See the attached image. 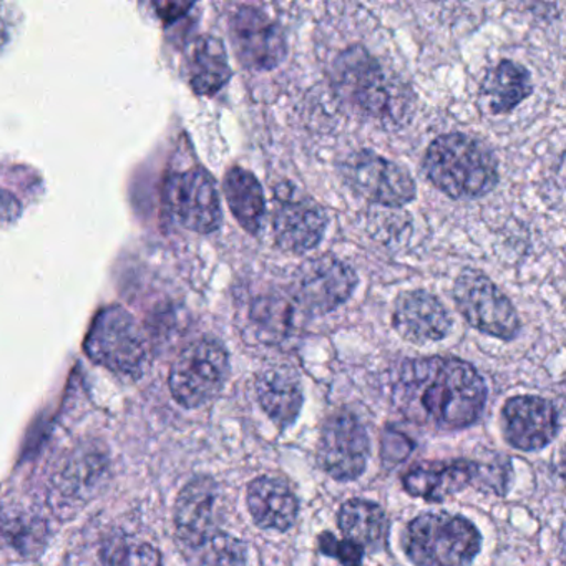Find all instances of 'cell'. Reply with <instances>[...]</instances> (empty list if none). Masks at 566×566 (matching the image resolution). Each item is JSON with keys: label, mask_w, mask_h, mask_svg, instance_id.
<instances>
[{"label": "cell", "mask_w": 566, "mask_h": 566, "mask_svg": "<svg viewBox=\"0 0 566 566\" xmlns=\"http://www.w3.org/2000/svg\"><path fill=\"white\" fill-rule=\"evenodd\" d=\"M394 406L409 422L453 432L482 417L486 386L479 370L457 357L409 359L400 366L392 387Z\"/></svg>", "instance_id": "obj_1"}, {"label": "cell", "mask_w": 566, "mask_h": 566, "mask_svg": "<svg viewBox=\"0 0 566 566\" xmlns=\"http://www.w3.org/2000/svg\"><path fill=\"white\" fill-rule=\"evenodd\" d=\"M333 84L344 107L367 120L402 122L410 108L407 87L363 48L344 51L334 62Z\"/></svg>", "instance_id": "obj_2"}, {"label": "cell", "mask_w": 566, "mask_h": 566, "mask_svg": "<svg viewBox=\"0 0 566 566\" xmlns=\"http://www.w3.org/2000/svg\"><path fill=\"white\" fill-rule=\"evenodd\" d=\"M427 180L453 200L485 197L499 184V165L485 144L472 135L436 138L423 157Z\"/></svg>", "instance_id": "obj_3"}, {"label": "cell", "mask_w": 566, "mask_h": 566, "mask_svg": "<svg viewBox=\"0 0 566 566\" xmlns=\"http://www.w3.org/2000/svg\"><path fill=\"white\" fill-rule=\"evenodd\" d=\"M402 548L413 566H470L482 548V535L463 516L423 513L407 523Z\"/></svg>", "instance_id": "obj_4"}, {"label": "cell", "mask_w": 566, "mask_h": 566, "mask_svg": "<svg viewBox=\"0 0 566 566\" xmlns=\"http://www.w3.org/2000/svg\"><path fill=\"white\" fill-rule=\"evenodd\" d=\"M85 350L92 360L120 376L138 377L147 366V337L137 319L120 306L105 307L95 317Z\"/></svg>", "instance_id": "obj_5"}, {"label": "cell", "mask_w": 566, "mask_h": 566, "mask_svg": "<svg viewBox=\"0 0 566 566\" xmlns=\"http://www.w3.org/2000/svg\"><path fill=\"white\" fill-rule=\"evenodd\" d=\"M230 376L227 347L213 337L188 344L170 370V390L175 400L187 409L211 402Z\"/></svg>", "instance_id": "obj_6"}, {"label": "cell", "mask_w": 566, "mask_h": 566, "mask_svg": "<svg viewBox=\"0 0 566 566\" xmlns=\"http://www.w3.org/2000/svg\"><path fill=\"white\" fill-rule=\"evenodd\" d=\"M453 300L463 319L480 333L502 340L518 336V313L505 293L485 274L463 270L453 284Z\"/></svg>", "instance_id": "obj_7"}, {"label": "cell", "mask_w": 566, "mask_h": 566, "mask_svg": "<svg viewBox=\"0 0 566 566\" xmlns=\"http://www.w3.org/2000/svg\"><path fill=\"white\" fill-rule=\"evenodd\" d=\"M344 184L364 200L400 208L416 200L413 178L399 165L369 150L354 151L340 165Z\"/></svg>", "instance_id": "obj_8"}, {"label": "cell", "mask_w": 566, "mask_h": 566, "mask_svg": "<svg viewBox=\"0 0 566 566\" xmlns=\"http://www.w3.org/2000/svg\"><path fill=\"white\" fill-rule=\"evenodd\" d=\"M369 436L354 413L336 412L324 423L317 460L337 482H353L363 475L369 459Z\"/></svg>", "instance_id": "obj_9"}, {"label": "cell", "mask_w": 566, "mask_h": 566, "mask_svg": "<svg viewBox=\"0 0 566 566\" xmlns=\"http://www.w3.org/2000/svg\"><path fill=\"white\" fill-rule=\"evenodd\" d=\"M230 35L238 61L251 71H273L286 59L283 28L261 9L241 6L230 19Z\"/></svg>", "instance_id": "obj_10"}, {"label": "cell", "mask_w": 566, "mask_h": 566, "mask_svg": "<svg viewBox=\"0 0 566 566\" xmlns=\"http://www.w3.org/2000/svg\"><path fill=\"white\" fill-rule=\"evenodd\" d=\"M294 280L297 303L314 316L333 313L350 300L357 287L356 271L331 254L301 264Z\"/></svg>", "instance_id": "obj_11"}, {"label": "cell", "mask_w": 566, "mask_h": 566, "mask_svg": "<svg viewBox=\"0 0 566 566\" xmlns=\"http://www.w3.org/2000/svg\"><path fill=\"white\" fill-rule=\"evenodd\" d=\"M167 200L175 220L195 233H214L221 227L220 193L203 168L175 175L167 185Z\"/></svg>", "instance_id": "obj_12"}, {"label": "cell", "mask_w": 566, "mask_h": 566, "mask_svg": "<svg viewBox=\"0 0 566 566\" xmlns=\"http://www.w3.org/2000/svg\"><path fill=\"white\" fill-rule=\"evenodd\" d=\"M276 197L273 234L277 247L294 254L314 250L326 234L324 208L313 198L297 193L293 185H281Z\"/></svg>", "instance_id": "obj_13"}, {"label": "cell", "mask_w": 566, "mask_h": 566, "mask_svg": "<svg viewBox=\"0 0 566 566\" xmlns=\"http://www.w3.org/2000/svg\"><path fill=\"white\" fill-rule=\"evenodd\" d=\"M506 442L523 452H535L555 439L558 412L549 400L539 396H516L502 410Z\"/></svg>", "instance_id": "obj_14"}, {"label": "cell", "mask_w": 566, "mask_h": 566, "mask_svg": "<svg viewBox=\"0 0 566 566\" xmlns=\"http://www.w3.org/2000/svg\"><path fill=\"white\" fill-rule=\"evenodd\" d=\"M392 326L409 343H439L452 329V317L439 297L427 291H409L394 303Z\"/></svg>", "instance_id": "obj_15"}, {"label": "cell", "mask_w": 566, "mask_h": 566, "mask_svg": "<svg viewBox=\"0 0 566 566\" xmlns=\"http://www.w3.org/2000/svg\"><path fill=\"white\" fill-rule=\"evenodd\" d=\"M485 467L472 460L457 459L450 462H422L410 467L402 476L403 490L409 495L427 502H442L483 475Z\"/></svg>", "instance_id": "obj_16"}, {"label": "cell", "mask_w": 566, "mask_h": 566, "mask_svg": "<svg viewBox=\"0 0 566 566\" xmlns=\"http://www.w3.org/2000/svg\"><path fill=\"white\" fill-rule=\"evenodd\" d=\"M218 485L210 476H197L185 485L175 505V532L185 552L197 548L214 532Z\"/></svg>", "instance_id": "obj_17"}, {"label": "cell", "mask_w": 566, "mask_h": 566, "mask_svg": "<svg viewBox=\"0 0 566 566\" xmlns=\"http://www.w3.org/2000/svg\"><path fill=\"white\" fill-rule=\"evenodd\" d=\"M248 510L260 528L287 532L300 515V502L291 486L276 476L261 475L247 490Z\"/></svg>", "instance_id": "obj_18"}, {"label": "cell", "mask_w": 566, "mask_h": 566, "mask_svg": "<svg viewBox=\"0 0 566 566\" xmlns=\"http://www.w3.org/2000/svg\"><path fill=\"white\" fill-rule=\"evenodd\" d=\"M256 397L261 409L281 429L293 426L303 407L300 379L290 367L263 370L256 379Z\"/></svg>", "instance_id": "obj_19"}, {"label": "cell", "mask_w": 566, "mask_h": 566, "mask_svg": "<svg viewBox=\"0 0 566 566\" xmlns=\"http://www.w3.org/2000/svg\"><path fill=\"white\" fill-rule=\"evenodd\" d=\"M532 75L518 62L502 61L486 74L482 97L490 114L503 115L515 111L532 95Z\"/></svg>", "instance_id": "obj_20"}, {"label": "cell", "mask_w": 566, "mask_h": 566, "mask_svg": "<svg viewBox=\"0 0 566 566\" xmlns=\"http://www.w3.org/2000/svg\"><path fill=\"white\" fill-rule=\"evenodd\" d=\"M188 75L198 95H214L230 82L233 72L220 39L213 35L197 39L188 54Z\"/></svg>", "instance_id": "obj_21"}, {"label": "cell", "mask_w": 566, "mask_h": 566, "mask_svg": "<svg viewBox=\"0 0 566 566\" xmlns=\"http://www.w3.org/2000/svg\"><path fill=\"white\" fill-rule=\"evenodd\" d=\"M223 191L238 223L244 231L256 237L266 214V200L258 178L244 168H230L224 175Z\"/></svg>", "instance_id": "obj_22"}, {"label": "cell", "mask_w": 566, "mask_h": 566, "mask_svg": "<svg viewBox=\"0 0 566 566\" xmlns=\"http://www.w3.org/2000/svg\"><path fill=\"white\" fill-rule=\"evenodd\" d=\"M337 525L346 539L357 543L370 553L379 552L386 543L387 516L377 503L350 499L340 505Z\"/></svg>", "instance_id": "obj_23"}, {"label": "cell", "mask_w": 566, "mask_h": 566, "mask_svg": "<svg viewBox=\"0 0 566 566\" xmlns=\"http://www.w3.org/2000/svg\"><path fill=\"white\" fill-rule=\"evenodd\" d=\"M188 558L191 566H247V545L231 533L214 530L188 553Z\"/></svg>", "instance_id": "obj_24"}, {"label": "cell", "mask_w": 566, "mask_h": 566, "mask_svg": "<svg viewBox=\"0 0 566 566\" xmlns=\"http://www.w3.org/2000/svg\"><path fill=\"white\" fill-rule=\"evenodd\" d=\"M105 566H161V556L144 539L118 538L104 549Z\"/></svg>", "instance_id": "obj_25"}, {"label": "cell", "mask_w": 566, "mask_h": 566, "mask_svg": "<svg viewBox=\"0 0 566 566\" xmlns=\"http://www.w3.org/2000/svg\"><path fill=\"white\" fill-rule=\"evenodd\" d=\"M317 546L324 556L337 559L343 566H363L366 549L350 539H337L333 533L324 532L317 538Z\"/></svg>", "instance_id": "obj_26"}]
</instances>
